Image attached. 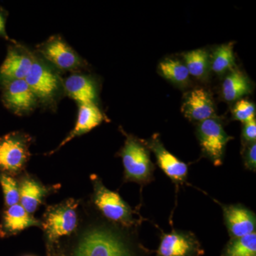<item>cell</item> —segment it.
<instances>
[{
    "label": "cell",
    "mask_w": 256,
    "mask_h": 256,
    "mask_svg": "<svg viewBox=\"0 0 256 256\" xmlns=\"http://www.w3.org/2000/svg\"></svg>",
    "instance_id": "obj_30"
},
{
    "label": "cell",
    "mask_w": 256,
    "mask_h": 256,
    "mask_svg": "<svg viewBox=\"0 0 256 256\" xmlns=\"http://www.w3.org/2000/svg\"><path fill=\"white\" fill-rule=\"evenodd\" d=\"M24 80L38 100L46 104L53 102L63 86L58 74L47 64L36 58Z\"/></svg>",
    "instance_id": "obj_6"
},
{
    "label": "cell",
    "mask_w": 256,
    "mask_h": 256,
    "mask_svg": "<svg viewBox=\"0 0 256 256\" xmlns=\"http://www.w3.org/2000/svg\"><path fill=\"white\" fill-rule=\"evenodd\" d=\"M162 76L178 86H185L190 82V74L186 66L180 60H166L159 65Z\"/></svg>",
    "instance_id": "obj_22"
},
{
    "label": "cell",
    "mask_w": 256,
    "mask_h": 256,
    "mask_svg": "<svg viewBox=\"0 0 256 256\" xmlns=\"http://www.w3.org/2000/svg\"><path fill=\"white\" fill-rule=\"evenodd\" d=\"M150 148L156 156V162L161 170L175 183L182 184L188 174V166L170 153L156 136L152 139Z\"/></svg>",
    "instance_id": "obj_17"
},
{
    "label": "cell",
    "mask_w": 256,
    "mask_h": 256,
    "mask_svg": "<svg viewBox=\"0 0 256 256\" xmlns=\"http://www.w3.org/2000/svg\"><path fill=\"white\" fill-rule=\"evenodd\" d=\"M224 220L233 238H240L255 232L256 215L240 205L224 207Z\"/></svg>",
    "instance_id": "obj_16"
},
{
    "label": "cell",
    "mask_w": 256,
    "mask_h": 256,
    "mask_svg": "<svg viewBox=\"0 0 256 256\" xmlns=\"http://www.w3.org/2000/svg\"><path fill=\"white\" fill-rule=\"evenodd\" d=\"M92 192L88 200L106 220L128 228L134 224V212L118 192L106 188L96 174L90 176Z\"/></svg>",
    "instance_id": "obj_3"
},
{
    "label": "cell",
    "mask_w": 256,
    "mask_h": 256,
    "mask_svg": "<svg viewBox=\"0 0 256 256\" xmlns=\"http://www.w3.org/2000/svg\"><path fill=\"white\" fill-rule=\"evenodd\" d=\"M3 104L16 114H28L36 107L38 99L24 79L12 80L3 85Z\"/></svg>",
    "instance_id": "obj_9"
},
{
    "label": "cell",
    "mask_w": 256,
    "mask_h": 256,
    "mask_svg": "<svg viewBox=\"0 0 256 256\" xmlns=\"http://www.w3.org/2000/svg\"><path fill=\"white\" fill-rule=\"evenodd\" d=\"M35 57L24 50L12 46L0 66V84L24 79L31 68Z\"/></svg>",
    "instance_id": "obj_13"
},
{
    "label": "cell",
    "mask_w": 256,
    "mask_h": 256,
    "mask_svg": "<svg viewBox=\"0 0 256 256\" xmlns=\"http://www.w3.org/2000/svg\"><path fill=\"white\" fill-rule=\"evenodd\" d=\"M232 112L234 119L244 124L256 119L255 105L250 101L244 99L237 101Z\"/></svg>",
    "instance_id": "obj_25"
},
{
    "label": "cell",
    "mask_w": 256,
    "mask_h": 256,
    "mask_svg": "<svg viewBox=\"0 0 256 256\" xmlns=\"http://www.w3.org/2000/svg\"><path fill=\"white\" fill-rule=\"evenodd\" d=\"M105 120V116L100 108L95 104L79 105L78 118L74 129L68 133L62 142L56 149L50 151L46 156H50L57 152L60 148L74 138L80 137L82 134L90 132L92 129L100 126Z\"/></svg>",
    "instance_id": "obj_15"
},
{
    "label": "cell",
    "mask_w": 256,
    "mask_h": 256,
    "mask_svg": "<svg viewBox=\"0 0 256 256\" xmlns=\"http://www.w3.org/2000/svg\"><path fill=\"white\" fill-rule=\"evenodd\" d=\"M197 137L204 154L215 165L222 164L226 146L233 139L225 132L222 122L214 117L202 121L197 128Z\"/></svg>",
    "instance_id": "obj_7"
},
{
    "label": "cell",
    "mask_w": 256,
    "mask_h": 256,
    "mask_svg": "<svg viewBox=\"0 0 256 256\" xmlns=\"http://www.w3.org/2000/svg\"><path fill=\"white\" fill-rule=\"evenodd\" d=\"M20 188V204L31 214L36 212L42 205L46 204L47 198L57 193L60 184H45L36 175L25 171L18 178Z\"/></svg>",
    "instance_id": "obj_8"
},
{
    "label": "cell",
    "mask_w": 256,
    "mask_h": 256,
    "mask_svg": "<svg viewBox=\"0 0 256 256\" xmlns=\"http://www.w3.org/2000/svg\"><path fill=\"white\" fill-rule=\"evenodd\" d=\"M76 230L56 250L64 256H136L126 228L106 220L90 202L82 198Z\"/></svg>",
    "instance_id": "obj_1"
},
{
    "label": "cell",
    "mask_w": 256,
    "mask_h": 256,
    "mask_svg": "<svg viewBox=\"0 0 256 256\" xmlns=\"http://www.w3.org/2000/svg\"><path fill=\"white\" fill-rule=\"evenodd\" d=\"M0 36L6 40H9L6 32V15L1 8H0Z\"/></svg>",
    "instance_id": "obj_28"
},
{
    "label": "cell",
    "mask_w": 256,
    "mask_h": 256,
    "mask_svg": "<svg viewBox=\"0 0 256 256\" xmlns=\"http://www.w3.org/2000/svg\"><path fill=\"white\" fill-rule=\"evenodd\" d=\"M184 60L190 75L200 80L206 78L210 70V58L206 50H191L184 54Z\"/></svg>",
    "instance_id": "obj_20"
},
{
    "label": "cell",
    "mask_w": 256,
    "mask_h": 256,
    "mask_svg": "<svg viewBox=\"0 0 256 256\" xmlns=\"http://www.w3.org/2000/svg\"><path fill=\"white\" fill-rule=\"evenodd\" d=\"M32 142L30 134L20 131L0 137V174L18 178L26 171Z\"/></svg>",
    "instance_id": "obj_4"
},
{
    "label": "cell",
    "mask_w": 256,
    "mask_h": 256,
    "mask_svg": "<svg viewBox=\"0 0 256 256\" xmlns=\"http://www.w3.org/2000/svg\"><path fill=\"white\" fill-rule=\"evenodd\" d=\"M80 202L82 198H68L56 204L46 206L41 218V229L46 256H52L60 240L76 230L80 220Z\"/></svg>",
    "instance_id": "obj_2"
},
{
    "label": "cell",
    "mask_w": 256,
    "mask_h": 256,
    "mask_svg": "<svg viewBox=\"0 0 256 256\" xmlns=\"http://www.w3.org/2000/svg\"><path fill=\"white\" fill-rule=\"evenodd\" d=\"M119 156L124 164V182L144 184L150 181L154 166L149 151L141 141L127 136Z\"/></svg>",
    "instance_id": "obj_5"
},
{
    "label": "cell",
    "mask_w": 256,
    "mask_h": 256,
    "mask_svg": "<svg viewBox=\"0 0 256 256\" xmlns=\"http://www.w3.org/2000/svg\"><path fill=\"white\" fill-rule=\"evenodd\" d=\"M52 256H64V254L58 250H56Z\"/></svg>",
    "instance_id": "obj_29"
},
{
    "label": "cell",
    "mask_w": 256,
    "mask_h": 256,
    "mask_svg": "<svg viewBox=\"0 0 256 256\" xmlns=\"http://www.w3.org/2000/svg\"><path fill=\"white\" fill-rule=\"evenodd\" d=\"M182 111L190 120L201 122L214 118V102L210 92L204 89H194L185 97Z\"/></svg>",
    "instance_id": "obj_14"
},
{
    "label": "cell",
    "mask_w": 256,
    "mask_h": 256,
    "mask_svg": "<svg viewBox=\"0 0 256 256\" xmlns=\"http://www.w3.org/2000/svg\"><path fill=\"white\" fill-rule=\"evenodd\" d=\"M252 92V84L246 76L239 70H232L224 79L222 92L224 100L234 102L240 100Z\"/></svg>",
    "instance_id": "obj_19"
},
{
    "label": "cell",
    "mask_w": 256,
    "mask_h": 256,
    "mask_svg": "<svg viewBox=\"0 0 256 256\" xmlns=\"http://www.w3.org/2000/svg\"><path fill=\"white\" fill-rule=\"evenodd\" d=\"M242 140L245 142L252 144L256 142V119L244 124L242 132Z\"/></svg>",
    "instance_id": "obj_26"
},
{
    "label": "cell",
    "mask_w": 256,
    "mask_h": 256,
    "mask_svg": "<svg viewBox=\"0 0 256 256\" xmlns=\"http://www.w3.org/2000/svg\"><path fill=\"white\" fill-rule=\"evenodd\" d=\"M202 252L196 237L190 233L174 230L163 234L158 248V256H197Z\"/></svg>",
    "instance_id": "obj_12"
},
{
    "label": "cell",
    "mask_w": 256,
    "mask_h": 256,
    "mask_svg": "<svg viewBox=\"0 0 256 256\" xmlns=\"http://www.w3.org/2000/svg\"><path fill=\"white\" fill-rule=\"evenodd\" d=\"M224 256H256V233L232 239L225 250Z\"/></svg>",
    "instance_id": "obj_23"
},
{
    "label": "cell",
    "mask_w": 256,
    "mask_h": 256,
    "mask_svg": "<svg viewBox=\"0 0 256 256\" xmlns=\"http://www.w3.org/2000/svg\"><path fill=\"white\" fill-rule=\"evenodd\" d=\"M31 227L41 228V220L26 212L20 204L6 207L0 222V238L14 236Z\"/></svg>",
    "instance_id": "obj_11"
},
{
    "label": "cell",
    "mask_w": 256,
    "mask_h": 256,
    "mask_svg": "<svg viewBox=\"0 0 256 256\" xmlns=\"http://www.w3.org/2000/svg\"><path fill=\"white\" fill-rule=\"evenodd\" d=\"M0 185L4 196L5 208L20 204V188L18 178L0 174Z\"/></svg>",
    "instance_id": "obj_24"
},
{
    "label": "cell",
    "mask_w": 256,
    "mask_h": 256,
    "mask_svg": "<svg viewBox=\"0 0 256 256\" xmlns=\"http://www.w3.org/2000/svg\"><path fill=\"white\" fill-rule=\"evenodd\" d=\"M235 66L233 43L222 44L217 47L214 52L212 60H210V68L212 72L222 75L230 70L232 72Z\"/></svg>",
    "instance_id": "obj_21"
},
{
    "label": "cell",
    "mask_w": 256,
    "mask_h": 256,
    "mask_svg": "<svg viewBox=\"0 0 256 256\" xmlns=\"http://www.w3.org/2000/svg\"><path fill=\"white\" fill-rule=\"evenodd\" d=\"M40 50L50 63L60 70H74L82 65V60L76 52L60 36L50 37L42 44Z\"/></svg>",
    "instance_id": "obj_10"
},
{
    "label": "cell",
    "mask_w": 256,
    "mask_h": 256,
    "mask_svg": "<svg viewBox=\"0 0 256 256\" xmlns=\"http://www.w3.org/2000/svg\"><path fill=\"white\" fill-rule=\"evenodd\" d=\"M63 87L67 95L77 101L79 105L96 104L97 90L95 82L90 77L82 74H73L66 79Z\"/></svg>",
    "instance_id": "obj_18"
},
{
    "label": "cell",
    "mask_w": 256,
    "mask_h": 256,
    "mask_svg": "<svg viewBox=\"0 0 256 256\" xmlns=\"http://www.w3.org/2000/svg\"><path fill=\"white\" fill-rule=\"evenodd\" d=\"M244 164L246 169L256 171V144L252 143L246 150L244 156Z\"/></svg>",
    "instance_id": "obj_27"
}]
</instances>
